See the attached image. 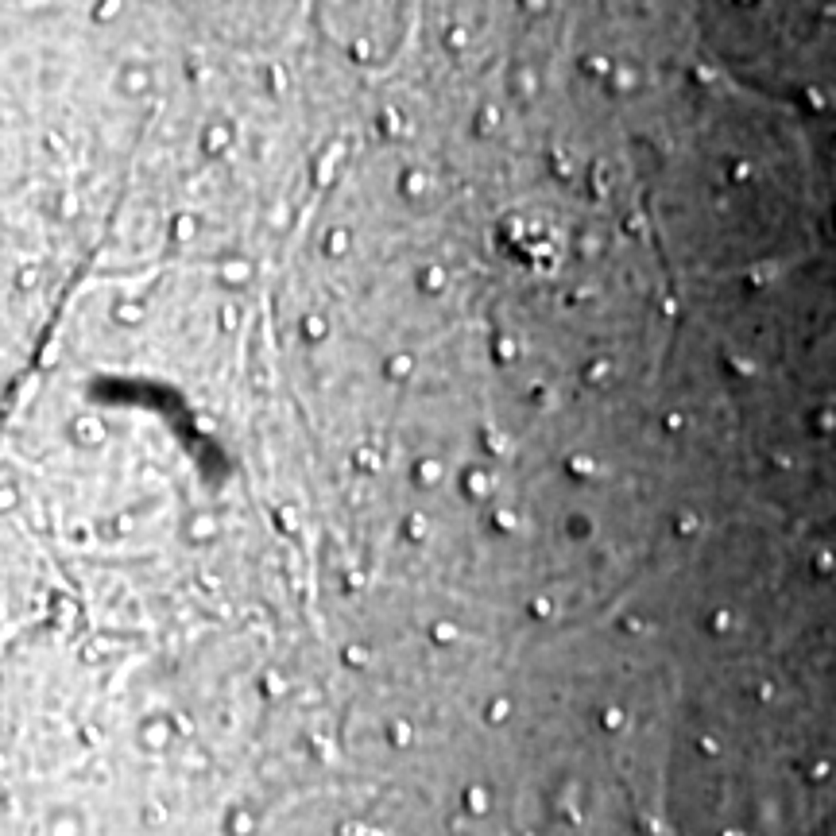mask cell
<instances>
[{
	"instance_id": "cell-1",
	"label": "cell",
	"mask_w": 836,
	"mask_h": 836,
	"mask_svg": "<svg viewBox=\"0 0 836 836\" xmlns=\"http://www.w3.org/2000/svg\"><path fill=\"white\" fill-rule=\"evenodd\" d=\"M438 480H446V465H441L438 457H418L414 461V484L434 488Z\"/></svg>"
},
{
	"instance_id": "cell-2",
	"label": "cell",
	"mask_w": 836,
	"mask_h": 836,
	"mask_svg": "<svg viewBox=\"0 0 836 836\" xmlns=\"http://www.w3.org/2000/svg\"><path fill=\"white\" fill-rule=\"evenodd\" d=\"M449 286V272L441 264H426L422 272H418V291H426V294H441Z\"/></svg>"
},
{
	"instance_id": "cell-3",
	"label": "cell",
	"mask_w": 836,
	"mask_h": 836,
	"mask_svg": "<svg viewBox=\"0 0 836 836\" xmlns=\"http://www.w3.org/2000/svg\"><path fill=\"white\" fill-rule=\"evenodd\" d=\"M228 144H233V128H228V124H213V128L202 132V151H206V155L228 151Z\"/></svg>"
},
{
	"instance_id": "cell-4",
	"label": "cell",
	"mask_w": 836,
	"mask_h": 836,
	"mask_svg": "<svg viewBox=\"0 0 836 836\" xmlns=\"http://www.w3.org/2000/svg\"><path fill=\"white\" fill-rule=\"evenodd\" d=\"M492 488H496V477H492L488 469H469V472H465V492H469L472 499L492 496Z\"/></svg>"
},
{
	"instance_id": "cell-5",
	"label": "cell",
	"mask_w": 836,
	"mask_h": 836,
	"mask_svg": "<svg viewBox=\"0 0 836 836\" xmlns=\"http://www.w3.org/2000/svg\"><path fill=\"white\" fill-rule=\"evenodd\" d=\"M565 472H569L573 480H593L596 472H600V465H596V457H588V453H573V457H565Z\"/></svg>"
},
{
	"instance_id": "cell-6",
	"label": "cell",
	"mask_w": 836,
	"mask_h": 836,
	"mask_svg": "<svg viewBox=\"0 0 836 836\" xmlns=\"http://www.w3.org/2000/svg\"><path fill=\"white\" fill-rule=\"evenodd\" d=\"M74 438L86 441V446H101L109 434H105L101 418H78V422H74Z\"/></svg>"
},
{
	"instance_id": "cell-7",
	"label": "cell",
	"mask_w": 836,
	"mask_h": 836,
	"mask_svg": "<svg viewBox=\"0 0 836 836\" xmlns=\"http://www.w3.org/2000/svg\"><path fill=\"white\" fill-rule=\"evenodd\" d=\"M322 248H325V256H345V252L352 248V233H349L345 225H333L330 233H325Z\"/></svg>"
},
{
	"instance_id": "cell-8",
	"label": "cell",
	"mask_w": 836,
	"mask_h": 836,
	"mask_svg": "<svg viewBox=\"0 0 836 836\" xmlns=\"http://www.w3.org/2000/svg\"><path fill=\"white\" fill-rule=\"evenodd\" d=\"M411 372H414V356H411V352H395V356L383 360V376H388V380H407Z\"/></svg>"
},
{
	"instance_id": "cell-9",
	"label": "cell",
	"mask_w": 836,
	"mask_h": 836,
	"mask_svg": "<svg viewBox=\"0 0 836 836\" xmlns=\"http://www.w3.org/2000/svg\"><path fill=\"white\" fill-rule=\"evenodd\" d=\"M302 337L306 341H325L330 337V318L325 314H306L302 318Z\"/></svg>"
},
{
	"instance_id": "cell-10",
	"label": "cell",
	"mask_w": 836,
	"mask_h": 836,
	"mask_svg": "<svg viewBox=\"0 0 836 836\" xmlns=\"http://www.w3.org/2000/svg\"><path fill=\"white\" fill-rule=\"evenodd\" d=\"M144 314H147V310H144V302H117V306H112V318H117V322L120 325H139V322H144Z\"/></svg>"
},
{
	"instance_id": "cell-11",
	"label": "cell",
	"mask_w": 836,
	"mask_h": 836,
	"mask_svg": "<svg viewBox=\"0 0 836 836\" xmlns=\"http://www.w3.org/2000/svg\"><path fill=\"white\" fill-rule=\"evenodd\" d=\"M194 233H198V217H194V213H178V217L175 221H170V236H175V240H194Z\"/></svg>"
},
{
	"instance_id": "cell-12",
	"label": "cell",
	"mask_w": 836,
	"mask_h": 836,
	"mask_svg": "<svg viewBox=\"0 0 836 836\" xmlns=\"http://www.w3.org/2000/svg\"><path fill=\"white\" fill-rule=\"evenodd\" d=\"M430 639H434L438 646H453L457 639H461V627H457L453 620H438V624L430 627Z\"/></svg>"
},
{
	"instance_id": "cell-13",
	"label": "cell",
	"mask_w": 836,
	"mask_h": 836,
	"mask_svg": "<svg viewBox=\"0 0 836 836\" xmlns=\"http://www.w3.org/2000/svg\"><path fill=\"white\" fill-rule=\"evenodd\" d=\"M608 376H612V360H608V356H596L593 364L585 368V383H588V388H600Z\"/></svg>"
},
{
	"instance_id": "cell-14",
	"label": "cell",
	"mask_w": 836,
	"mask_h": 836,
	"mask_svg": "<svg viewBox=\"0 0 836 836\" xmlns=\"http://www.w3.org/2000/svg\"><path fill=\"white\" fill-rule=\"evenodd\" d=\"M147 78H151V74H147L144 66H128V70H124V81H120V89H124V93H144V89H147Z\"/></svg>"
},
{
	"instance_id": "cell-15",
	"label": "cell",
	"mask_w": 836,
	"mask_h": 836,
	"mask_svg": "<svg viewBox=\"0 0 836 836\" xmlns=\"http://www.w3.org/2000/svg\"><path fill=\"white\" fill-rule=\"evenodd\" d=\"M441 39H446L449 51H465V47H469V28H465V23H449V28L441 31Z\"/></svg>"
},
{
	"instance_id": "cell-16",
	"label": "cell",
	"mask_w": 836,
	"mask_h": 836,
	"mask_svg": "<svg viewBox=\"0 0 836 836\" xmlns=\"http://www.w3.org/2000/svg\"><path fill=\"white\" fill-rule=\"evenodd\" d=\"M426 530H430V523H426V515H407V523H403V535H407V542H422L426 538Z\"/></svg>"
},
{
	"instance_id": "cell-17",
	"label": "cell",
	"mask_w": 836,
	"mask_h": 836,
	"mask_svg": "<svg viewBox=\"0 0 836 836\" xmlns=\"http://www.w3.org/2000/svg\"><path fill=\"white\" fill-rule=\"evenodd\" d=\"M581 70L593 74V78H608V74L616 70V66H612V62L604 59V54H585V59H581Z\"/></svg>"
},
{
	"instance_id": "cell-18",
	"label": "cell",
	"mask_w": 836,
	"mask_h": 836,
	"mask_svg": "<svg viewBox=\"0 0 836 836\" xmlns=\"http://www.w3.org/2000/svg\"><path fill=\"white\" fill-rule=\"evenodd\" d=\"M426 186H430V182H426V175H422L418 167H411V170L403 175V194H407V198H418V194H426Z\"/></svg>"
},
{
	"instance_id": "cell-19",
	"label": "cell",
	"mask_w": 836,
	"mask_h": 836,
	"mask_svg": "<svg viewBox=\"0 0 836 836\" xmlns=\"http://www.w3.org/2000/svg\"><path fill=\"white\" fill-rule=\"evenodd\" d=\"M352 465H360V469H364V472H376V469H380V453H376V449L372 446H360L356 449V453H352Z\"/></svg>"
},
{
	"instance_id": "cell-20",
	"label": "cell",
	"mask_w": 836,
	"mask_h": 836,
	"mask_svg": "<svg viewBox=\"0 0 836 836\" xmlns=\"http://www.w3.org/2000/svg\"><path fill=\"white\" fill-rule=\"evenodd\" d=\"M496 360H499V364L519 360V341H515V337H496Z\"/></svg>"
},
{
	"instance_id": "cell-21",
	"label": "cell",
	"mask_w": 836,
	"mask_h": 836,
	"mask_svg": "<svg viewBox=\"0 0 836 836\" xmlns=\"http://www.w3.org/2000/svg\"><path fill=\"white\" fill-rule=\"evenodd\" d=\"M221 275H225L228 283H240V279H248V275H252V267L244 264V260H233V264H225V267H221Z\"/></svg>"
},
{
	"instance_id": "cell-22",
	"label": "cell",
	"mask_w": 836,
	"mask_h": 836,
	"mask_svg": "<svg viewBox=\"0 0 836 836\" xmlns=\"http://www.w3.org/2000/svg\"><path fill=\"white\" fill-rule=\"evenodd\" d=\"M499 124V109L496 105H484V109L477 112V132H488V128H496Z\"/></svg>"
},
{
	"instance_id": "cell-23",
	"label": "cell",
	"mask_w": 836,
	"mask_h": 836,
	"mask_svg": "<svg viewBox=\"0 0 836 836\" xmlns=\"http://www.w3.org/2000/svg\"><path fill=\"white\" fill-rule=\"evenodd\" d=\"M399 128H403V117H399V109H388V112L380 117V132H383V136H395Z\"/></svg>"
},
{
	"instance_id": "cell-24",
	"label": "cell",
	"mask_w": 836,
	"mask_h": 836,
	"mask_svg": "<svg viewBox=\"0 0 836 836\" xmlns=\"http://www.w3.org/2000/svg\"><path fill=\"white\" fill-rule=\"evenodd\" d=\"M530 616H535V620H550L554 616V600H550V596H535V600H530Z\"/></svg>"
},
{
	"instance_id": "cell-25",
	"label": "cell",
	"mask_w": 836,
	"mask_h": 836,
	"mask_svg": "<svg viewBox=\"0 0 836 836\" xmlns=\"http://www.w3.org/2000/svg\"><path fill=\"white\" fill-rule=\"evenodd\" d=\"M635 81H639L635 70H627V66H616V70H612V86H616V89H631Z\"/></svg>"
},
{
	"instance_id": "cell-26",
	"label": "cell",
	"mask_w": 836,
	"mask_h": 836,
	"mask_svg": "<svg viewBox=\"0 0 836 836\" xmlns=\"http://www.w3.org/2000/svg\"><path fill=\"white\" fill-rule=\"evenodd\" d=\"M213 530H217V523H213L209 515H198V519L190 523V535H194V538H209Z\"/></svg>"
},
{
	"instance_id": "cell-27",
	"label": "cell",
	"mask_w": 836,
	"mask_h": 836,
	"mask_svg": "<svg viewBox=\"0 0 836 836\" xmlns=\"http://www.w3.org/2000/svg\"><path fill=\"white\" fill-rule=\"evenodd\" d=\"M236 322H240V310H236L233 302H225V306H221V330L233 333V330H236Z\"/></svg>"
},
{
	"instance_id": "cell-28",
	"label": "cell",
	"mask_w": 836,
	"mask_h": 836,
	"mask_svg": "<svg viewBox=\"0 0 836 836\" xmlns=\"http://www.w3.org/2000/svg\"><path fill=\"white\" fill-rule=\"evenodd\" d=\"M565 530H569L573 538H585V535H593V523H588V519H581V515H573V519L565 523Z\"/></svg>"
},
{
	"instance_id": "cell-29",
	"label": "cell",
	"mask_w": 836,
	"mask_h": 836,
	"mask_svg": "<svg viewBox=\"0 0 836 836\" xmlns=\"http://www.w3.org/2000/svg\"><path fill=\"white\" fill-rule=\"evenodd\" d=\"M600 724L608 728V732H616V728L624 724V709H616V704H612V709H604V712H600Z\"/></svg>"
},
{
	"instance_id": "cell-30",
	"label": "cell",
	"mask_w": 836,
	"mask_h": 836,
	"mask_svg": "<svg viewBox=\"0 0 836 836\" xmlns=\"http://www.w3.org/2000/svg\"><path fill=\"white\" fill-rule=\"evenodd\" d=\"M349 54H352L356 62H368V59H372V43H368V39H352V43H349Z\"/></svg>"
},
{
	"instance_id": "cell-31",
	"label": "cell",
	"mask_w": 836,
	"mask_h": 836,
	"mask_svg": "<svg viewBox=\"0 0 836 836\" xmlns=\"http://www.w3.org/2000/svg\"><path fill=\"white\" fill-rule=\"evenodd\" d=\"M391 743H399V748L411 743V724H407V720H395V724H391Z\"/></svg>"
},
{
	"instance_id": "cell-32",
	"label": "cell",
	"mask_w": 836,
	"mask_h": 836,
	"mask_svg": "<svg viewBox=\"0 0 836 836\" xmlns=\"http://www.w3.org/2000/svg\"><path fill=\"white\" fill-rule=\"evenodd\" d=\"M507 712H511V701H507V697H496V701L488 704V720H504Z\"/></svg>"
},
{
	"instance_id": "cell-33",
	"label": "cell",
	"mask_w": 836,
	"mask_h": 836,
	"mask_svg": "<svg viewBox=\"0 0 836 836\" xmlns=\"http://www.w3.org/2000/svg\"><path fill=\"white\" fill-rule=\"evenodd\" d=\"M345 662H349V666H364V662H368V646H345Z\"/></svg>"
},
{
	"instance_id": "cell-34",
	"label": "cell",
	"mask_w": 836,
	"mask_h": 836,
	"mask_svg": "<svg viewBox=\"0 0 836 836\" xmlns=\"http://www.w3.org/2000/svg\"><path fill=\"white\" fill-rule=\"evenodd\" d=\"M469 809H477V813H484V809H488V794L480 790V786H472V790H469Z\"/></svg>"
},
{
	"instance_id": "cell-35",
	"label": "cell",
	"mask_w": 836,
	"mask_h": 836,
	"mask_svg": "<svg viewBox=\"0 0 836 836\" xmlns=\"http://www.w3.org/2000/svg\"><path fill=\"white\" fill-rule=\"evenodd\" d=\"M279 523H283L286 530H298V515H294V507H279Z\"/></svg>"
},
{
	"instance_id": "cell-36",
	"label": "cell",
	"mask_w": 836,
	"mask_h": 836,
	"mask_svg": "<svg viewBox=\"0 0 836 836\" xmlns=\"http://www.w3.org/2000/svg\"><path fill=\"white\" fill-rule=\"evenodd\" d=\"M484 441H488V449H492V453H507V449H504V438H499L496 430H484Z\"/></svg>"
},
{
	"instance_id": "cell-37",
	"label": "cell",
	"mask_w": 836,
	"mask_h": 836,
	"mask_svg": "<svg viewBox=\"0 0 836 836\" xmlns=\"http://www.w3.org/2000/svg\"><path fill=\"white\" fill-rule=\"evenodd\" d=\"M117 12H120V4H97V20H101V23H109Z\"/></svg>"
},
{
	"instance_id": "cell-38",
	"label": "cell",
	"mask_w": 836,
	"mask_h": 836,
	"mask_svg": "<svg viewBox=\"0 0 836 836\" xmlns=\"http://www.w3.org/2000/svg\"><path fill=\"white\" fill-rule=\"evenodd\" d=\"M47 144H51V151H54V155H66V144H62V136H59V132H47Z\"/></svg>"
},
{
	"instance_id": "cell-39",
	"label": "cell",
	"mask_w": 836,
	"mask_h": 836,
	"mask_svg": "<svg viewBox=\"0 0 836 836\" xmlns=\"http://www.w3.org/2000/svg\"><path fill=\"white\" fill-rule=\"evenodd\" d=\"M35 283V267H23L20 275H16V286H31Z\"/></svg>"
},
{
	"instance_id": "cell-40",
	"label": "cell",
	"mask_w": 836,
	"mask_h": 836,
	"mask_svg": "<svg viewBox=\"0 0 836 836\" xmlns=\"http://www.w3.org/2000/svg\"><path fill=\"white\" fill-rule=\"evenodd\" d=\"M643 627H646V624H643L639 616H627V620H624V631H631V635H639Z\"/></svg>"
},
{
	"instance_id": "cell-41",
	"label": "cell",
	"mask_w": 836,
	"mask_h": 836,
	"mask_svg": "<svg viewBox=\"0 0 836 836\" xmlns=\"http://www.w3.org/2000/svg\"><path fill=\"white\" fill-rule=\"evenodd\" d=\"M504 228H507L511 236H519V233H523V217H507V221H504Z\"/></svg>"
},
{
	"instance_id": "cell-42",
	"label": "cell",
	"mask_w": 836,
	"mask_h": 836,
	"mask_svg": "<svg viewBox=\"0 0 836 836\" xmlns=\"http://www.w3.org/2000/svg\"><path fill=\"white\" fill-rule=\"evenodd\" d=\"M70 538H74L78 546H86V542H89V527H74V530H70Z\"/></svg>"
},
{
	"instance_id": "cell-43",
	"label": "cell",
	"mask_w": 836,
	"mask_h": 836,
	"mask_svg": "<svg viewBox=\"0 0 836 836\" xmlns=\"http://www.w3.org/2000/svg\"><path fill=\"white\" fill-rule=\"evenodd\" d=\"M272 86H275V89H283V86H286V78H283V66H272Z\"/></svg>"
},
{
	"instance_id": "cell-44",
	"label": "cell",
	"mask_w": 836,
	"mask_h": 836,
	"mask_svg": "<svg viewBox=\"0 0 836 836\" xmlns=\"http://www.w3.org/2000/svg\"><path fill=\"white\" fill-rule=\"evenodd\" d=\"M147 740H151V743H163V740H167V728H151V732H147Z\"/></svg>"
},
{
	"instance_id": "cell-45",
	"label": "cell",
	"mask_w": 836,
	"mask_h": 836,
	"mask_svg": "<svg viewBox=\"0 0 836 836\" xmlns=\"http://www.w3.org/2000/svg\"><path fill=\"white\" fill-rule=\"evenodd\" d=\"M678 530H682V535H693L697 523H693V519H678Z\"/></svg>"
},
{
	"instance_id": "cell-46",
	"label": "cell",
	"mask_w": 836,
	"mask_h": 836,
	"mask_svg": "<svg viewBox=\"0 0 836 836\" xmlns=\"http://www.w3.org/2000/svg\"><path fill=\"white\" fill-rule=\"evenodd\" d=\"M132 523H136L132 515H120V519H117V530H132Z\"/></svg>"
},
{
	"instance_id": "cell-47",
	"label": "cell",
	"mask_w": 836,
	"mask_h": 836,
	"mask_svg": "<svg viewBox=\"0 0 836 836\" xmlns=\"http://www.w3.org/2000/svg\"><path fill=\"white\" fill-rule=\"evenodd\" d=\"M496 523H499V527H504V530H507V527H515V523H519V519H515V515H499V519H496Z\"/></svg>"
},
{
	"instance_id": "cell-48",
	"label": "cell",
	"mask_w": 836,
	"mask_h": 836,
	"mask_svg": "<svg viewBox=\"0 0 836 836\" xmlns=\"http://www.w3.org/2000/svg\"><path fill=\"white\" fill-rule=\"evenodd\" d=\"M345 585H349V588H360V585H364V577H360V573H349Z\"/></svg>"
}]
</instances>
